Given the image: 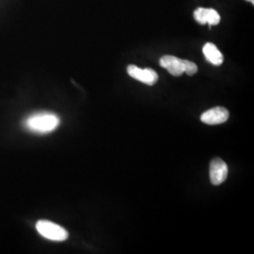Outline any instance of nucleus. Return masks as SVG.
I'll list each match as a JSON object with an SVG mask.
<instances>
[{
  "label": "nucleus",
  "instance_id": "nucleus-1",
  "mask_svg": "<svg viewBox=\"0 0 254 254\" xmlns=\"http://www.w3.org/2000/svg\"><path fill=\"white\" fill-rule=\"evenodd\" d=\"M59 116L51 112H37L29 115L24 121V127L35 134H48L60 126Z\"/></svg>",
  "mask_w": 254,
  "mask_h": 254
},
{
  "label": "nucleus",
  "instance_id": "nucleus-2",
  "mask_svg": "<svg viewBox=\"0 0 254 254\" xmlns=\"http://www.w3.org/2000/svg\"><path fill=\"white\" fill-rule=\"evenodd\" d=\"M38 233L46 239L52 241H64L68 238V232L64 227L49 220H39L36 223Z\"/></svg>",
  "mask_w": 254,
  "mask_h": 254
},
{
  "label": "nucleus",
  "instance_id": "nucleus-3",
  "mask_svg": "<svg viewBox=\"0 0 254 254\" xmlns=\"http://www.w3.org/2000/svg\"><path fill=\"white\" fill-rule=\"evenodd\" d=\"M228 166L222 159L215 158L210 163V181L212 185L218 186L227 179Z\"/></svg>",
  "mask_w": 254,
  "mask_h": 254
},
{
  "label": "nucleus",
  "instance_id": "nucleus-4",
  "mask_svg": "<svg viewBox=\"0 0 254 254\" xmlns=\"http://www.w3.org/2000/svg\"><path fill=\"white\" fill-rule=\"evenodd\" d=\"M127 73L134 79L142 82L149 86H153L158 79V75L154 70L150 68L141 69L136 65H129L127 67Z\"/></svg>",
  "mask_w": 254,
  "mask_h": 254
},
{
  "label": "nucleus",
  "instance_id": "nucleus-5",
  "mask_svg": "<svg viewBox=\"0 0 254 254\" xmlns=\"http://www.w3.org/2000/svg\"><path fill=\"white\" fill-rule=\"evenodd\" d=\"M229 119V111L223 107H216L203 112L200 116V121L209 126H216L224 124Z\"/></svg>",
  "mask_w": 254,
  "mask_h": 254
},
{
  "label": "nucleus",
  "instance_id": "nucleus-6",
  "mask_svg": "<svg viewBox=\"0 0 254 254\" xmlns=\"http://www.w3.org/2000/svg\"><path fill=\"white\" fill-rule=\"evenodd\" d=\"M159 64L169 73L173 74L174 76H180L183 73H185L184 60L178 59L174 56H171V55L163 56L160 59Z\"/></svg>",
  "mask_w": 254,
  "mask_h": 254
},
{
  "label": "nucleus",
  "instance_id": "nucleus-7",
  "mask_svg": "<svg viewBox=\"0 0 254 254\" xmlns=\"http://www.w3.org/2000/svg\"><path fill=\"white\" fill-rule=\"evenodd\" d=\"M194 18L200 25L209 24L210 26H216L220 22V15L214 9L198 8L194 11Z\"/></svg>",
  "mask_w": 254,
  "mask_h": 254
},
{
  "label": "nucleus",
  "instance_id": "nucleus-8",
  "mask_svg": "<svg viewBox=\"0 0 254 254\" xmlns=\"http://www.w3.org/2000/svg\"><path fill=\"white\" fill-rule=\"evenodd\" d=\"M202 52L210 64L219 66L223 63V55L218 49V47L212 43H207L202 48Z\"/></svg>",
  "mask_w": 254,
  "mask_h": 254
},
{
  "label": "nucleus",
  "instance_id": "nucleus-9",
  "mask_svg": "<svg viewBox=\"0 0 254 254\" xmlns=\"http://www.w3.org/2000/svg\"><path fill=\"white\" fill-rule=\"evenodd\" d=\"M184 64H185V73H188L189 75H193L198 72L197 65L190 61L184 60Z\"/></svg>",
  "mask_w": 254,
  "mask_h": 254
},
{
  "label": "nucleus",
  "instance_id": "nucleus-10",
  "mask_svg": "<svg viewBox=\"0 0 254 254\" xmlns=\"http://www.w3.org/2000/svg\"><path fill=\"white\" fill-rule=\"evenodd\" d=\"M246 1H248V2H251L252 4H254V0H246Z\"/></svg>",
  "mask_w": 254,
  "mask_h": 254
}]
</instances>
